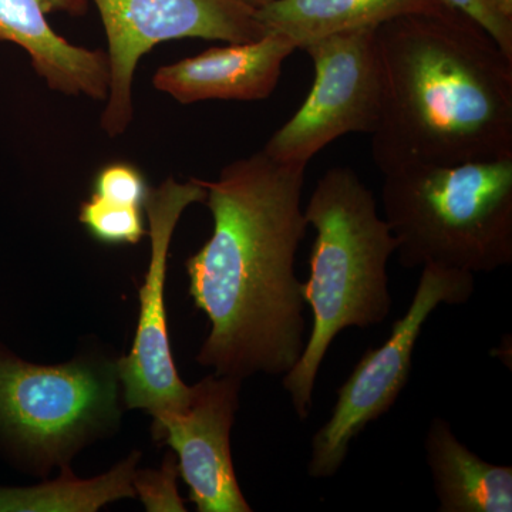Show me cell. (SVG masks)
<instances>
[{"instance_id": "1", "label": "cell", "mask_w": 512, "mask_h": 512, "mask_svg": "<svg viewBox=\"0 0 512 512\" xmlns=\"http://www.w3.org/2000/svg\"><path fill=\"white\" fill-rule=\"evenodd\" d=\"M305 175L306 165L261 150L201 180L214 229L185 268L192 301L210 322L197 362L215 375L285 376L305 349L303 282L295 274L309 227Z\"/></svg>"}, {"instance_id": "2", "label": "cell", "mask_w": 512, "mask_h": 512, "mask_svg": "<svg viewBox=\"0 0 512 512\" xmlns=\"http://www.w3.org/2000/svg\"><path fill=\"white\" fill-rule=\"evenodd\" d=\"M376 46L380 173L512 157V59L474 20L453 9L402 16L376 29Z\"/></svg>"}, {"instance_id": "3", "label": "cell", "mask_w": 512, "mask_h": 512, "mask_svg": "<svg viewBox=\"0 0 512 512\" xmlns=\"http://www.w3.org/2000/svg\"><path fill=\"white\" fill-rule=\"evenodd\" d=\"M305 218L316 231L302 295L311 333L282 384L299 420L311 414L316 379L330 345L345 329L380 325L392 312L387 264L397 241L377 212L375 194L349 167L319 178Z\"/></svg>"}, {"instance_id": "4", "label": "cell", "mask_w": 512, "mask_h": 512, "mask_svg": "<svg viewBox=\"0 0 512 512\" xmlns=\"http://www.w3.org/2000/svg\"><path fill=\"white\" fill-rule=\"evenodd\" d=\"M400 265L488 274L512 264V157L406 164L383 173Z\"/></svg>"}, {"instance_id": "5", "label": "cell", "mask_w": 512, "mask_h": 512, "mask_svg": "<svg viewBox=\"0 0 512 512\" xmlns=\"http://www.w3.org/2000/svg\"><path fill=\"white\" fill-rule=\"evenodd\" d=\"M116 362L33 365L0 349V439L37 470L66 467L120 416Z\"/></svg>"}, {"instance_id": "6", "label": "cell", "mask_w": 512, "mask_h": 512, "mask_svg": "<svg viewBox=\"0 0 512 512\" xmlns=\"http://www.w3.org/2000/svg\"><path fill=\"white\" fill-rule=\"evenodd\" d=\"M476 292L470 272L426 265L404 316L379 348L367 349L338 392L329 420L311 441L309 477H335L353 440L396 404L412 372L413 352L423 326L440 305H464Z\"/></svg>"}, {"instance_id": "7", "label": "cell", "mask_w": 512, "mask_h": 512, "mask_svg": "<svg viewBox=\"0 0 512 512\" xmlns=\"http://www.w3.org/2000/svg\"><path fill=\"white\" fill-rule=\"evenodd\" d=\"M107 37L110 84L100 127L123 136L134 117L138 63L160 43L180 39L245 43L266 35L256 9L242 0H90Z\"/></svg>"}, {"instance_id": "8", "label": "cell", "mask_w": 512, "mask_h": 512, "mask_svg": "<svg viewBox=\"0 0 512 512\" xmlns=\"http://www.w3.org/2000/svg\"><path fill=\"white\" fill-rule=\"evenodd\" d=\"M315 66L311 92L262 150L285 164L308 165L350 133L373 134L382 106L376 29L338 33L306 46Z\"/></svg>"}, {"instance_id": "9", "label": "cell", "mask_w": 512, "mask_h": 512, "mask_svg": "<svg viewBox=\"0 0 512 512\" xmlns=\"http://www.w3.org/2000/svg\"><path fill=\"white\" fill-rule=\"evenodd\" d=\"M200 178L180 183L168 177L150 188L144 212L151 241L150 264L140 288V316L136 336L127 356L117 360L124 403L128 409L147 410L154 420L183 407L191 386L178 376L165 311L168 252L181 215L192 204L205 201Z\"/></svg>"}, {"instance_id": "10", "label": "cell", "mask_w": 512, "mask_h": 512, "mask_svg": "<svg viewBox=\"0 0 512 512\" xmlns=\"http://www.w3.org/2000/svg\"><path fill=\"white\" fill-rule=\"evenodd\" d=\"M242 380L204 377L191 386L183 407L154 420L153 434L178 456V473L200 512H251L239 488L231 453V430Z\"/></svg>"}, {"instance_id": "11", "label": "cell", "mask_w": 512, "mask_h": 512, "mask_svg": "<svg viewBox=\"0 0 512 512\" xmlns=\"http://www.w3.org/2000/svg\"><path fill=\"white\" fill-rule=\"evenodd\" d=\"M89 8L90 0H0V42L20 47L53 92L104 103L110 84L106 50L73 45L49 22L53 13L80 18Z\"/></svg>"}, {"instance_id": "12", "label": "cell", "mask_w": 512, "mask_h": 512, "mask_svg": "<svg viewBox=\"0 0 512 512\" xmlns=\"http://www.w3.org/2000/svg\"><path fill=\"white\" fill-rule=\"evenodd\" d=\"M288 37L266 33L245 43L211 47L200 55L158 67L153 86L181 104L207 100H265L295 52Z\"/></svg>"}, {"instance_id": "13", "label": "cell", "mask_w": 512, "mask_h": 512, "mask_svg": "<svg viewBox=\"0 0 512 512\" xmlns=\"http://www.w3.org/2000/svg\"><path fill=\"white\" fill-rule=\"evenodd\" d=\"M440 512H511L512 467L497 466L461 443L443 417L431 419L424 439Z\"/></svg>"}, {"instance_id": "14", "label": "cell", "mask_w": 512, "mask_h": 512, "mask_svg": "<svg viewBox=\"0 0 512 512\" xmlns=\"http://www.w3.org/2000/svg\"><path fill=\"white\" fill-rule=\"evenodd\" d=\"M447 9L441 0H276L256 9V18L265 33L288 37L296 50H303L338 33L377 29L402 16Z\"/></svg>"}, {"instance_id": "15", "label": "cell", "mask_w": 512, "mask_h": 512, "mask_svg": "<svg viewBox=\"0 0 512 512\" xmlns=\"http://www.w3.org/2000/svg\"><path fill=\"white\" fill-rule=\"evenodd\" d=\"M140 454L134 453L110 473L79 480L63 467L62 477L36 487H0V512L73 511L93 512L120 498H133L134 467Z\"/></svg>"}, {"instance_id": "16", "label": "cell", "mask_w": 512, "mask_h": 512, "mask_svg": "<svg viewBox=\"0 0 512 512\" xmlns=\"http://www.w3.org/2000/svg\"><path fill=\"white\" fill-rule=\"evenodd\" d=\"M79 221L101 244L136 245L146 235L144 208L116 204L93 192L80 205Z\"/></svg>"}, {"instance_id": "17", "label": "cell", "mask_w": 512, "mask_h": 512, "mask_svg": "<svg viewBox=\"0 0 512 512\" xmlns=\"http://www.w3.org/2000/svg\"><path fill=\"white\" fill-rule=\"evenodd\" d=\"M148 191L143 171L126 161L104 165L93 180V194L116 204L144 208Z\"/></svg>"}, {"instance_id": "18", "label": "cell", "mask_w": 512, "mask_h": 512, "mask_svg": "<svg viewBox=\"0 0 512 512\" xmlns=\"http://www.w3.org/2000/svg\"><path fill=\"white\" fill-rule=\"evenodd\" d=\"M177 474L178 466L171 456L165 458L164 466L160 470L134 473V491L140 495L147 511H187L175 484Z\"/></svg>"}, {"instance_id": "19", "label": "cell", "mask_w": 512, "mask_h": 512, "mask_svg": "<svg viewBox=\"0 0 512 512\" xmlns=\"http://www.w3.org/2000/svg\"><path fill=\"white\" fill-rule=\"evenodd\" d=\"M448 8L463 13L474 20L500 46L505 55L512 59V20L495 13L484 0H441Z\"/></svg>"}, {"instance_id": "20", "label": "cell", "mask_w": 512, "mask_h": 512, "mask_svg": "<svg viewBox=\"0 0 512 512\" xmlns=\"http://www.w3.org/2000/svg\"><path fill=\"white\" fill-rule=\"evenodd\" d=\"M484 2L498 15L512 20V0H484Z\"/></svg>"}, {"instance_id": "21", "label": "cell", "mask_w": 512, "mask_h": 512, "mask_svg": "<svg viewBox=\"0 0 512 512\" xmlns=\"http://www.w3.org/2000/svg\"><path fill=\"white\" fill-rule=\"evenodd\" d=\"M242 2L247 3L251 8L259 9L262 6L269 5V3L276 2V0H242Z\"/></svg>"}]
</instances>
